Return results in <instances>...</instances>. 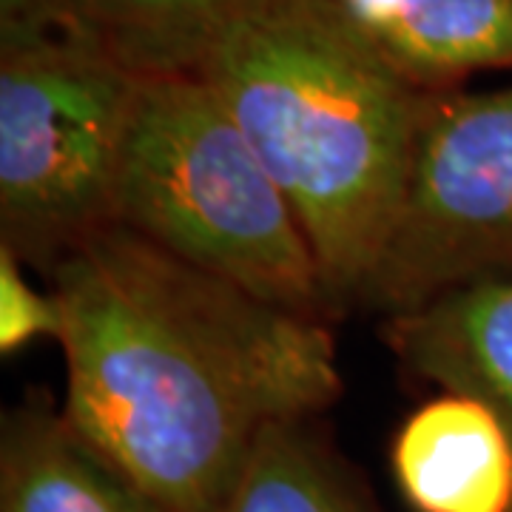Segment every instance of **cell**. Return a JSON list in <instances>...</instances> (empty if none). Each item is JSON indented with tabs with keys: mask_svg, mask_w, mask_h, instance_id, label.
Listing matches in <instances>:
<instances>
[{
	"mask_svg": "<svg viewBox=\"0 0 512 512\" xmlns=\"http://www.w3.org/2000/svg\"><path fill=\"white\" fill-rule=\"evenodd\" d=\"M66 416L165 512H217L259 436L342 396L325 322L111 222L63 256Z\"/></svg>",
	"mask_w": 512,
	"mask_h": 512,
	"instance_id": "cell-1",
	"label": "cell"
},
{
	"mask_svg": "<svg viewBox=\"0 0 512 512\" xmlns=\"http://www.w3.org/2000/svg\"><path fill=\"white\" fill-rule=\"evenodd\" d=\"M197 74L291 202L333 313L359 305L399 214L430 92L330 0H242Z\"/></svg>",
	"mask_w": 512,
	"mask_h": 512,
	"instance_id": "cell-2",
	"label": "cell"
},
{
	"mask_svg": "<svg viewBox=\"0 0 512 512\" xmlns=\"http://www.w3.org/2000/svg\"><path fill=\"white\" fill-rule=\"evenodd\" d=\"M114 222L282 311L336 316L291 202L197 72L137 80Z\"/></svg>",
	"mask_w": 512,
	"mask_h": 512,
	"instance_id": "cell-3",
	"label": "cell"
},
{
	"mask_svg": "<svg viewBox=\"0 0 512 512\" xmlns=\"http://www.w3.org/2000/svg\"><path fill=\"white\" fill-rule=\"evenodd\" d=\"M137 80L80 29L0 40V245L23 265L114 222Z\"/></svg>",
	"mask_w": 512,
	"mask_h": 512,
	"instance_id": "cell-4",
	"label": "cell"
},
{
	"mask_svg": "<svg viewBox=\"0 0 512 512\" xmlns=\"http://www.w3.org/2000/svg\"><path fill=\"white\" fill-rule=\"evenodd\" d=\"M512 276V86L430 92L402 205L359 305L387 316Z\"/></svg>",
	"mask_w": 512,
	"mask_h": 512,
	"instance_id": "cell-5",
	"label": "cell"
},
{
	"mask_svg": "<svg viewBox=\"0 0 512 512\" xmlns=\"http://www.w3.org/2000/svg\"><path fill=\"white\" fill-rule=\"evenodd\" d=\"M390 470L413 512H512V439L473 396L441 393L399 424Z\"/></svg>",
	"mask_w": 512,
	"mask_h": 512,
	"instance_id": "cell-6",
	"label": "cell"
},
{
	"mask_svg": "<svg viewBox=\"0 0 512 512\" xmlns=\"http://www.w3.org/2000/svg\"><path fill=\"white\" fill-rule=\"evenodd\" d=\"M384 342L413 376L487 404L512 439V276L470 282L387 316Z\"/></svg>",
	"mask_w": 512,
	"mask_h": 512,
	"instance_id": "cell-7",
	"label": "cell"
},
{
	"mask_svg": "<svg viewBox=\"0 0 512 512\" xmlns=\"http://www.w3.org/2000/svg\"><path fill=\"white\" fill-rule=\"evenodd\" d=\"M0 512H165L66 410L32 396L3 416Z\"/></svg>",
	"mask_w": 512,
	"mask_h": 512,
	"instance_id": "cell-8",
	"label": "cell"
},
{
	"mask_svg": "<svg viewBox=\"0 0 512 512\" xmlns=\"http://www.w3.org/2000/svg\"><path fill=\"white\" fill-rule=\"evenodd\" d=\"M424 92L512 66V0H419L370 37Z\"/></svg>",
	"mask_w": 512,
	"mask_h": 512,
	"instance_id": "cell-9",
	"label": "cell"
},
{
	"mask_svg": "<svg viewBox=\"0 0 512 512\" xmlns=\"http://www.w3.org/2000/svg\"><path fill=\"white\" fill-rule=\"evenodd\" d=\"M217 512H373L311 419L271 424Z\"/></svg>",
	"mask_w": 512,
	"mask_h": 512,
	"instance_id": "cell-10",
	"label": "cell"
},
{
	"mask_svg": "<svg viewBox=\"0 0 512 512\" xmlns=\"http://www.w3.org/2000/svg\"><path fill=\"white\" fill-rule=\"evenodd\" d=\"M242 0H77L80 29L137 77L197 72Z\"/></svg>",
	"mask_w": 512,
	"mask_h": 512,
	"instance_id": "cell-11",
	"label": "cell"
},
{
	"mask_svg": "<svg viewBox=\"0 0 512 512\" xmlns=\"http://www.w3.org/2000/svg\"><path fill=\"white\" fill-rule=\"evenodd\" d=\"M63 333V313L52 291H37L23 276V262L0 245V353L15 356L35 339Z\"/></svg>",
	"mask_w": 512,
	"mask_h": 512,
	"instance_id": "cell-12",
	"label": "cell"
},
{
	"mask_svg": "<svg viewBox=\"0 0 512 512\" xmlns=\"http://www.w3.org/2000/svg\"><path fill=\"white\" fill-rule=\"evenodd\" d=\"M345 18H350L367 37H376L384 26L402 15L419 0H330Z\"/></svg>",
	"mask_w": 512,
	"mask_h": 512,
	"instance_id": "cell-13",
	"label": "cell"
}]
</instances>
